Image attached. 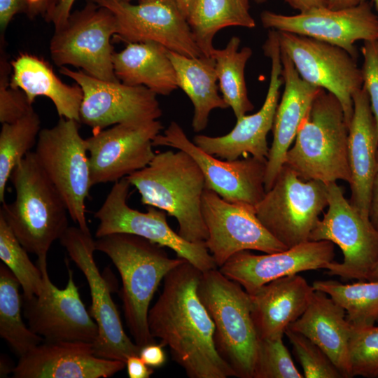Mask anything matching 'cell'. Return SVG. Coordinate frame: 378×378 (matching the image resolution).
Instances as JSON below:
<instances>
[{
	"label": "cell",
	"instance_id": "6da1fadb",
	"mask_svg": "<svg viewBox=\"0 0 378 378\" xmlns=\"http://www.w3.org/2000/svg\"><path fill=\"white\" fill-rule=\"evenodd\" d=\"M202 271L184 260L163 279V288L148 314L149 331L167 346L190 378L234 377L218 354L214 324L197 294Z\"/></svg>",
	"mask_w": 378,
	"mask_h": 378
},
{
	"label": "cell",
	"instance_id": "7a4b0ae2",
	"mask_svg": "<svg viewBox=\"0 0 378 378\" xmlns=\"http://www.w3.org/2000/svg\"><path fill=\"white\" fill-rule=\"evenodd\" d=\"M94 247L120 274L124 316L134 342L141 348L154 343L148 325L150 302L165 276L185 259L172 258L163 246L127 233L97 238Z\"/></svg>",
	"mask_w": 378,
	"mask_h": 378
},
{
	"label": "cell",
	"instance_id": "3957f363",
	"mask_svg": "<svg viewBox=\"0 0 378 378\" xmlns=\"http://www.w3.org/2000/svg\"><path fill=\"white\" fill-rule=\"evenodd\" d=\"M126 178L139 192L143 204L163 210L176 219L178 233L184 239L197 244L206 241L208 232L202 211L205 179L187 153H157L146 167Z\"/></svg>",
	"mask_w": 378,
	"mask_h": 378
},
{
	"label": "cell",
	"instance_id": "277c9868",
	"mask_svg": "<svg viewBox=\"0 0 378 378\" xmlns=\"http://www.w3.org/2000/svg\"><path fill=\"white\" fill-rule=\"evenodd\" d=\"M10 179L15 200L3 203L0 214L28 253L47 260L52 244L69 227L66 206L39 165L34 152H29L12 172Z\"/></svg>",
	"mask_w": 378,
	"mask_h": 378
},
{
	"label": "cell",
	"instance_id": "5b68a950",
	"mask_svg": "<svg viewBox=\"0 0 378 378\" xmlns=\"http://www.w3.org/2000/svg\"><path fill=\"white\" fill-rule=\"evenodd\" d=\"M349 127L340 101L321 88L302 122L284 164L304 181H351Z\"/></svg>",
	"mask_w": 378,
	"mask_h": 378
},
{
	"label": "cell",
	"instance_id": "8992f818",
	"mask_svg": "<svg viewBox=\"0 0 378 378\" xmlns=\"http://www.w3.org/2000/svg\"><path fill=\"white\" fill-rule=\"evenodd\" d=\"M198 296L214 324V344L239 378H253L259 338L251 317V295L219 269L202 272Z\"/></svg>",
	"mask_w": 378,
	"mask_h": 378
},
{
	"label": "cell",
	"instance_id": "52a82bcc",
	"mask_svg": "<svg viewBox=\"0 0 378 378\" xmlns=\"http://www.w3.org/2000/svg\"><path fill=\"white\" fill-rule=\"evenodd\" d=\"M79 127V122L60 118L55 126L41 130L34 152L62 196L71 218L89 232L85 202L92 185L86 141Z\"/></svg>",
	"mask_w": 378,
	"mask_h": 378
},
{
	"label": "cell",
	"instance_id": "ba28073f",
	"mask_svg": "<svg viewBox=\"0 0 378 378\" xmlns=\"http://www.w3.org/2000/svg\"><path fill=\"white\" fill-rule=\"evenodd\" d=\"M328 204V184L304 181L284 164L272 187L255 206V213L270 234L289 248L309 241Z\"/></svg>",
	"mask_w": 378,
	"mask_h": 378
},
{
	"label": "cell",
	"instance_id": "9c48e42d",
	"mask_svg": "<svg viewBox=\"0 0 378 378\" xmlns=\"http://www.w3.org/2000/svg\"><path fill=\"white\" fill-rule=\"evenodd\" d=\"M115 33L113 13L88 0L83 8L71 13L62 26L55 28L50 43L51 58L58 66L71 65L96 78L118 81L111 43Z\"/></svg>",
	"mask_w": 378,
	"mask_h": 378
},
{
	"label": "cell",
	"instance_id": "30bf717a",
	"mask_svg": "<svg viewBox=\"0 0 378 378\" xmlns=\"http://www.w3.org/2000/svg\"><path fill=\"white\" fill-rule=\"evenodd\" d=\"M328 210L312 230L309 241H330L342 250L343 261L329 263L327 274L368 280L378 262V230L344 197L336 182L328 184Z\"/></svg>",
	"mask_w": 378,
	"mask_h": 378
},
{
	"label": "cell",
	"instance_id": "8fae6325",
	"mask_svg": "<svg viewBox=\"0 0 378 378\" xmlns=\"http://www.w3.org/2000/svg\"><path fill=\"white\" fill-rule=\"evenodd\" d=\"M131 184L127 178L115 182L104 203L94 213L99 220L96 238L115 233L136 235L172 250L202 272L217 268L204 243L184 239L169 225L167 213L147 206L146 212L134 209L127 204Z\"/></svg>",
	"mask_w": 378,
	"mask_h": 378
},
{
	"label": "cell",
	"instance_id": "7c38bea8",
	"mask_svg": "<svg viewBox=\"0 0 378 378\" xmlns=\"http://www.w3.org/2000/svg\"><path fill=\"white\" fill-rule=\"evenodd\" d=\"M71 259L83 273L92 298L90 315L98 326L99 334L92 343L99 357L126 362L131 356H139L141 347L125 333L111 287L99 272L94 259V241L90 232L71 226L59 239Z\"/></svg>",
	"mask_w": 378,
	"mask_h": 378
},
{
	"label": "cell",
	"instance_id": "4fadbf2b",
	"mask_svg": "<svg viewBox=\"0 0 378 378\" xmlns=\"http://www.w3.org/2000/svg\"><path fill=\"white\" fill-rule=\"evenodd\" d=\"M281 49L305 81L333 94L349 126L354 113L353 95L363 87L361 69L343 48L310 37L277 31Z\"/></svg>",
	"mask_w": 378,
	"mask_h": 378
},
{
	"label": "cell",
	"instance_id": "5bb4252c",
	"mask_svg": "<svg viewBox=\"0 0 378 378\" xmlns=\"http://www.w3.org/2000/svg\"><path fill=\"white\" fill-rule=\"evenodd\" d=\"M115 15L114 37L127 43L154 42L190 57L203 56L175 0H91Z\"/></svg>",
	"mask_w": 378,
	"mask_h": 378
},
{
	"label": "cell",
	"instance_id": "9a60e30c",
	"mask_svg": "<svg viewBox=\"0 0 378 378\" xmlns=\"http://www.w3.org/2000/svg\"><path fill=\"white\" fill-rule=\"evenodd\" d=\"M153 146H169L187 153L200 167L206 188L229 202L255 209L265 195L267 159L251 156L242 160H220L190 141L175 121L155 137Z\"/></svg>",
	"mask_w": 378,
	"mask_h": 378
},
{
	"label": "cell",
	"instance_id": "2e32d148",
	"mask_svg": "<svg viewBox=\"0 0 378 378\" xmlns=\"http://www.w3.org/2000/svg\"><path fill=\"white\" fill-rule=\"evenodd\" d=\"M59 71L82 88L80 120L93 132L119 123L158 120L162 115L157 94L144 86L101 80L66 66Z\"/></svg>",
	"mask_w": 378,
	"mask_h": 378
},
{
	"label": "cell",
	"instance_id": "e0dca14e",
	"mask_svg": "<svg viewBox=\"0 0 378 378\" xmlns=\"http://www.w3.org/2000/svg\"><path fill=\"white\" fill-rule=\"evenodd\" d=\"M36 265L42 272L45 289L38 296L22 298L29 328L45 341L94 343L98 326L80 299L72 270L68 267L66 286L59 289L49 278L47 260H37Z\"/></svg>",
	"mask_w": 378,
	"mask_h": 378
},
{
	"label": "cell",
	"instance_id": "ac0fdd59",
	"mask_svg": "<svg viewBox=\"0 0 378 378\" xmlns=\"http://www.w3.org/2000/svg\"><path fill=\"white\" fill-rule=\"evenodd\" d=\"M158 120L113 125L85 139L92 186L117 182L146 167L154 158Z\"/></svg>",
	"mask_w": 378,
	"mask_h": 378
},
{
	"label": "cell",
	"instance_id": "d6986e66",
	"mask_svg": "<svg viewBox=\"0 0 378 378\" xmlns=\"http://www.w3.org/2000/svg\"><path fill=\"white\" fill-rule=\"evenodd\" d=\"M202 211L208 232L204 244L218 267L241 251L272 253L288 248L263 226L253 208L229 202L207 188Z\"/></svg>",
	"mask_w": 378,
	"mask_h": 378
},
{
	"label": "cell",
	"instance_id": "ffe728a7",
	"mask_svg": "<svg viewBox=\"0 0 378 378\" xmlns=\"http://www.w3.org/2000/svg\"><path fill=\"white\" fill-rule=\"evenodd\" d=\"M262 49L271 61V71L268 90L260 110L237 118L234 128L225 135L197 134L193 138L192 141L197 146L216 158L234 160L248 153L260 159L268 157L267 136L273 127L283 83L281 48L276 31L269 30Z\"/></svg>",
	"mask_w": 378,
	"mask_h": 378
},
{
	"label": "cell",
	"instance_id": "44dd1931",
	"mask_svg": "<svg viewBox=\"0 0 378 378\" xmlns=\"http://www.w3.org/2000/svg\"><path fill=\"white\" fill-rule=\"evenodd\" d=\"M265 28L302 35L340 47L356 59L357 41L378 40V15L365 1L351 8L316 9L295 15L265 10L260 14Z\"/></svg>",
	"mask_w": 378,
	"mask_h": 378
},
{
	"label": "cell",
	"instance_id": "7402d4cb",
	"mask_svg": "<svg viewBox=\"0 0 378 378\" xmlns=\"http://www.w3.org/2000/svg\"><path fill=\"white\" fill-rule=\"evenodd\" d=\"M334 257L332 242L307 241L282 251L264 255L241 251L232 255L219 270L252 294L275 279L304 271L326 269Z\"/></svg>",
	"mask_w": 378,
	"mask_h": 378
},
{
	"label": "cell",
	"instance_id": "603a6c76",
	"mask_svg": "<svg viewBox=\"0 0 378 378\" xmlns=\"http://www.w3.org/2000/svg\"><path fill=\"white\" fill-rule=\"evenodd\" d=\"M125 367L122 361L95 355L90 342L43 340L20 356L13 374L15 378H106Z\"/></svg>",
	"mask_w": 378,
	"mask_h": 378
},
{
	"label": "cell",
	"instance_id": "cb8c5ba5",
	"mask_svg": "<svg viewBox=\"0 0 378 378\" xmlns=\"http://www.w3.org/2000/svg\"><path fill=\"white\" fill-rule=\"evenodd\" d=\"M281 59L284 90L272 129L273 140L267 158L265 176L266 192L274 185L284 164L286 153L321 89L301 78L291 59L281 49Z\"/></svg>",
	"mask_w": 378,
	"mask_h": 378
},
{
	"label": "cell",
	"instance_id": "d4e9b609",
	"mask_svg": "<svg viewBox=\"0 0 378 378\" xmlns=\"http://www.w3.org/2000/svg\"><path fill=\"white\" fill-rule=\"evenodd\" d=\"M353 101L354 113L348 134L351 191L349 202L363 216L370 218L378 135L369 97L363 86L354 94Z\"/></svg>",
	"mask_w": 378,
	"mask_h": 378
},
{
	"label": "cell",
	"instance_id": "484cf974",
	"mask_svg": "<svg viewBox=\"0 0 378 378\" xmlns=\"http://www.w3.org/2000/svg\"><path fill=\"white\" fill-rule=\"evenodd\" d=\"M314 291L298 274L272 281L250 294L251 317L260 340L283 337L306 309Z\"/></svg>",
	"mask_w": 378,
	"mask_h": 378
},
{
	"label": "cell",
	"instance_id": "4316f807",
	"mask_svg": "<svg viewBox=\"0 0 378 378\" xmlns=\"http://www.w3.org/2000/svg\"><path fill=\"white\" fill-rule=\"evenodd\" d=\"M345 310L326 293L314 291L303 314L287 328L318 346L340 370L349 377L348 347L351 326Z\"/></svg>",
	"mask_w": 378,
	"mask_h": 378
},
{
	"label": "cell",
	"instance_id": "83f0119b",
	"mask_svg": "<svg viewBox=\"0 0 378 378\" xmlns=\"http://www.w3.org/2000/svg\"><path fill=\"white\" fill-rule=\"evenodd\" d=\"M13 74L10 86L22 90L33 104L38 96H45L54 104L59 118L79 122L83 97L79 85L63 83L43 59L27 53L20 54L10 62Z\"/></svg>",
	"mask_w": 378,
	"mask_h": 378
},
{
	"label": "cell",
	"instance_id": "f1b7e54d",
	"mask_svg": "<svg viewBox=\"0 0 378 378\" xmlns=\"http://www.w3.org/2000/svg\"><path fill=\"white\" fill-rule=\"evenodd\" d=\"M114 73L122 83L144 86L157 95H169L178 88L167 49L154 42L129 43L114 52Z\"/></svg>",
	"mask_w": 378,
	"mask_h": 378
},
{
	"label": "cell",
	"instance_id": "f546056e",
	"mask_svg": "<svg viewBox=\"0 0 378 378\" xmlns=\"http://www.w3.org/2000/svg\"><path fill=\"white\" fill-rule=\"evenodd\" d=\"M167 55L176 72L178 88L192 104V130L200 132L206 127L214 109L228 108L218 93L215 60L211 57H190L169 50Z\"/></svg>",
	"mask_w": 378,
	"mask_h": 378
},
{
	"label": "cell",
	"instance_id": "4dcf8cb0",
	"mask_svg": "<svg viewBox=\"0 0 378 378\" xmlns=\"http://www.w3.org/2000/svg\"><path fill=\"white\" fill-rule=\"evenodd\" d=\"M187 21L205 57H211L215 49L213 39L220 29L227 27H255L248 0H193Z\"/></svg>",
	"mask_w": 378,
	"mask_h": 378
},
{
	"label": "cell",
	"instance_id": "1f68e13d",
	"mask_svg": "<svg viewBox=\"0 0 378 378\" xmlns=\"http://www.w3.org/2000/svg\"><path fill=\"white\" fill-rule=\"evenodd\" d=\"M241 40L232 36L223 49H214L211 57L222 97L237 118L253 109L249 100L245 80V66L253 54L250 47L239 50Z\"/></svg>",
	"mask_w": 378,
	"mask_h": 378
},
{
	"label": "cell",
	"instance_id": "d6a6232c",
	"mask_svg": "<svg viewBox=\"0 0 378 378\" xmlns=\"http://www.w3.org/2000/svg\"><path fill=\"white\" fill-rule=\"evenodd\" d=\"M18 280L3 262L0 264V336L21 356L44 340L24 323Z\"/></svg>",
	"mask_w": 378,
	"mask_h": 378
},
{
	"label": "cell",
	"instance_id": "836d02e7",
	"mask_svg": "<svg viewBox=\"0 0 378 378\" xmlns=\"http://www.w3.org/2000/svg\"><path fill=\"white\" fill-rule=\"evenodd\" d=\"M315 290L326 293L346 312L352 327L374 325L378 321V280H362L344 284L332 280H317Z\"/></svg>",
	"mask_w": 378,
	"mask_h": 378
},
{
	"label": "cell",
	"instance_id": "e575fe53",
	"mask_svg": "<svg viewBox=\"0 0 378 378\" xmlns=\"http://www.w3.org/2000/svg\"><path fill=\"white\" fill-rule=\"evenodd\" d=\"M41 120L33 110L13 123L2 124L0 132V202H5L6 187L16 166L36 144Z\"/></svg>",
	"mask_w": 378,
	"mask_h": 378
},
{
	"label": "cell",
	"instance_id": "d590c367",
	"mask_svg": "<svg viewBox=\"0 0 378 378\" xmlns=\"http://www.w3.org/2000/svg\"><path fill=\"white\" fill-rule=\"evenodd\" d=\"M27 253L0 214V259L18 280L24 299L38 296L45 289L42 272L38 265L31 261Z\"/></svg>",
	"mask_w": 378,
	"mask_h": 378
},
{
	"label": "cell",
	"instance_id": "8d00e7d4",
	"mask_svg": "<svg viewBox=\"0 0 378 378\" xmlns=\"http://www.w3.org/2000/svg\"><path fill=\"white\" fill-rule=\"evenodd\" d=\"M348 361L349 377H378V326H351Z\"/></svg>",
	"mask_w": 378,
	"mask_h": 378
},
{
	"label": "cell",
	"instance_id": "74e56055",
	"mask_svg": "<svg viewBox=\"0 0 378 378\" xmlns=\"http://www.w3.org/2000/svg\"><path fill=\"white\" fill-rule=\"evenodd\" d=\"M283 337L259 339L253 378H302L284 345Z\"/></svg>",
	"mask_w": 378,
	"mask_h": 378
},
{
	"label": "cell",
	"instance_id": "f35d334b",
	"mask_svg": "<svg viewBox=\"0 0 378 378\" xmlns=\"http://www.w3.org/2000/svg\"><path fill=\"white\" fill-rule=\"evenodd\" d=\"M284 334L291 343L306 378H342L343 375L327 354L304 335L286 328Z\"/></svg>",
	"mask_w": 378,
	"mask_h": 378
},
{
	"label": "cell",
	"instance_id": "ab89813d",
	"mask_svg": "<svg viewBox=\"0 0 378 378\" xmlns=\"http://www.w3.org/2000/svg\"><path fill=\"white\" fill-rule=\"evenodd\" d=\"M0 59V122L13 123L34 110L32 104L20 89L10 86L8 74L10 64L4 55Z\"/></svg>",
	"mask_w": 378,
	"mask_h": 378
},
{
	"label": "cell",
	"instance_id": "60d3db41",
	"mask_svg": "<svg viewBox=\"0 0 378 378\" xmlns=\"http://www.w3.org/2000/svg\"><path fill=\"white\" fill-rule=\"evenodd\" d=\"M361 52L363 86L369 97L378 135V40L364 41Z\"/></svg>",
	"mask_w": 378,
	"mask_h": 378
},
{
	"label": "cell",
	"instance_id": "b9f144b4",
	"mask_svg": "<svg viewBox=\"0 0 378 378\" xmlns=\"http://www.w3.org/2000/svg\"><path fill=\"white\" fill-rule=\"evenodd\" d=\"M26 0H0V27L4 31L12 19L19 13H26Z\"/></svg>",
	"mask_w": 378,
	"mask_h": 378
},
{
	"label": "cell",
	"instance_id": "7bdbcfd3",
	"mask_svg": "<svg viewBox=\"0 0 378 378\" xmlns=\"http://www.w3.org/2000/svg\"><path fill=\"white\" fill-rule=\"evenodd\" d=\"M163 346L155 342L147 344L141 349L139 356L150 368H160L166 360Z\"/></svg>",
	"mask_w": 378,
	"mask_h": 378
},
{
	"label": "cell",
	"instance_id": "ee69618b",
	"mask_svg": "<svg viewBox=\"0 0 378 378\" xmlns=\"http://www.w3.org/2000/svg\"><path fill=\"white\" fill-rule=\"evenodd\" d=\"M59 0H26L27 16L33 19L36 17H48L55 8Z\"/></svg>",
	"mask_w": 378,
	"mask_h": 378
},
{
	"label": "cell",
	"instance_id": "f6af8a7d",
	"mask_svg": "<svg viewBox=\"0 0 378 378\" xmlns=\"http://www.w3.org/2000/svg\"><path fill=\"white\" fill-rule=\"evenodd\" d=\"M76 0H59L52 13L45 18L52 22L55 28L62 26L71 14V8Z\"/></svg>",
	"mask_w": 378,
	"mask_h": 378
},
{
	"label": "cell",
	"instance_id": "bcb514c9",
	"mask_svg": "<svg viewBox=\"0 0 378 378\" xmlns=\"http://www.w3.org/2000/svg\"><path fill=\"white\" fill-rule=\"evenodd\" d=\"M125 367L130 378H149L153 373V368L147 365L139 356H131L126 362Z\"/></svg>",
	"mask_w": 378,
	"mask_h": 378
},
{
	"label": "cell",
	"instance_id": "7dc6e473",
	"mask_svg": "<svg viewBox=\"0 0 378 378\" xmlns=\"http://www.w3.org/2000/svg\"><path fill=\"white\" fill-rule=\"evenodd\" d=\"M293 9L299 11V13H308L309 11L328 8V0H284Z\"/></svg>",
	"mask_w": 378,
	"mask_h": 378
},
{
	"label": "cell",
	"instance_id": "c3c4849f",
	"mask_svg": "<svg viewBox=\"0 0 378 378\" xmlns=\"http://www.w3.org/2000/svg\"><path fill=\"white\" fill-rule=\"evenodd\" d=\"M370 219L374 227L378 230V152L375 174L372 187Z\"/></svg>",
	"mask_w": 378,
	"mask_h": 378
},
{
	"label": "cell",
	"instance_id": "681fc988",
	"mask_svg": "<svg viewBox=\"0 0 378 378\" xmlns=\"http://www.w3.org/2000/svg\"><path fill=\"white\" fill-rule=\"evenodd\" d=\"M365 0H328V8L340 10L359 5Z\"/></svg>",
	"mask_w": 378,
	"mask_h": 378
},
{
	"label": "cell",
	"instance_id": "f907efd6",
	"mask_svg": "<svg viewBox=\"0 0 378 378\" xmlns=\"http://www.w3.org/2000/svg\"><path fill=\"white\" fill-rule=\"evenodd\" d=\"M0 366L1 377H5L8 373L13 372L14 369V368H12V364H10L9 359L4 355H3V357H1Z\"/></svg>",
	"mask_w": 378,
	"mask_h": 378
},
{
	"label": "cell",
	"instance_id": "816d5d0a",
	"mask_svg": "<svg viewBox=\"0 0 378 378\" xmlns=\"http://www.w3.org/2000/svg\"><path fill=\"white\" fill-rule=\"evenodd\" d=\"M178 6L184 14V15L188 17L189 13L192 3L193 0H175Z\"/></svg>",
	"mask_w": 378,
	"mask_h": 378
},
{
	"label": "cell",
	"instance_id": "f5cc1de1",
	"mask_svg": "<svg viewBox=\"0 0 378 378\" xmlns=\"http://www.w3.org/2000/svg\"><path fill=\"white\" fill-rule=\"evenodd\" d=\"M368 280H378V262L370 273Z\"/></svg>",
	"mask_w": 378,
	"mask_h": 378
},
{
	"label": "cell",
	"instance_id": "db71d44e",
	"mask_svg": "<svg viewBox=\"0 0 378 378\" xmlns=\"http://www.w3.org/2000/svg\"><path fill=\"white\" fill-rule=\"evenodd\" d=\"M372 1H373L374 4L376 13L378 15V0H372Z\"/></svg>",
	"mask_w": 378,
	"mask_h": 378
},
{
	"label": "cell",
	"instance_id": "11a10c76",
	"mask_svg": "<svg viewBox=\"0 0 378 378\" xmlns=\"http://www.w3.org/2000/svg\"><path fill=\"white\" fill-rule=\"evenodd\" d=\"M267 0H255V1L257 3V4H263Z\"/></svg>",
	"mask_w": 378,
	"mask_h": 378
},
{
	"label": "cell",
	"instance_id": "9f6ffc18",
	"mask_svg": "<svg viewBox=\"0 0 378 378\" xmlns=\"http://www.w3.org/2000/svg\"><path fill=\"white\" fill-rule=\"evenodd\" d=\"M121 1H130V0H121Z\"/></svg>",
	"mask_w": 378,
	"mask_h": 378
},
{
	"label": "cell",
	"instance_id": "6f0895ef",
	"mask_svg": "<svg viewBox=\"0 0 378 378\" xmlns=\"http://www.w3.org/2000/svg\"><path fill=\"white\" fill-rule=\"evenodd\" d=\"M377 322H378V321H377Z\"/></svg>",
	"mask_w": 378,
	"mask_h": 378
}]
</instances>
